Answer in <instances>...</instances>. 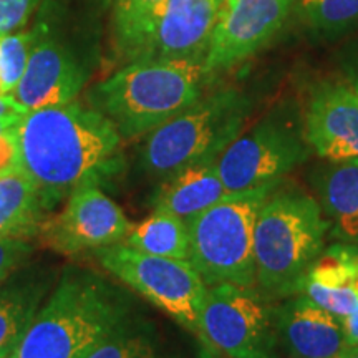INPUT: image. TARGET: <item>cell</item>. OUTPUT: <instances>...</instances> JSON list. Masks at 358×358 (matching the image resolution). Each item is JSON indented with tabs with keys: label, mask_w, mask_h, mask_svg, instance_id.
Instances as JSON below:
<instances>
[{
	"label": "cell",
	"mask_w": 358,
	"mask_h": 358,
	"mask_svg": "<svg viewBox=\"0 0 358 358\" xmlns=\"http://www.w3.org/2000/svg\"><path fill=\"white\" fill-rule=\"evenodd\" d=\"M22 115H10V116H2L0 118V136L10 131V129L15 127L17 122L20 120Z\"/></svg>",
	"instance_id": "cell-30"
},
{
	"label": "cell",
	"mask_w": 358,
	"mask_h": 358,
	"mask_svg": "<svg viewBox=\"0 0 358 358\" xmlns=\"http://www.w3.org/2000/svg\"><path fill=\"white\" fill-rule=\"evenodd\" d=\"M12 134L13 168L32 179L50 211L77 189L108 185L127 166L115 124L75 100L27 111Z\"/></svg>",
	"instance_id": "cell-1"
},
{
	"label": "cell",
	"mask_w": 358,
	"mask_h": 358,
	"mask_svg": "<svg viewBox=\"0 0 358 358\" xmlns=\"http://www.w3.org/2000/svg\"><path fill=\"white\" fill-rule=\"evenodd\" d=\"M37 38L35 30H30V32L19 30V32L0 37V92L2 95H8L20 82Z\"/></svg>",
	"instance_id": "cell-25"
},
{
	"label": "cell",
	"mask_w": 358,
	"mask_h": 358,
	"mask_svg": "<svg viewBox=\"0 0 358 358\" xmlns=\"http://www.w3.org/2000/svg\"><path fill=\"white\" fill-rule=\"evenodd\" d=\"M229 194L217 173L216 161L198 163L161 179L151 206L153 209L191 219Z\"/></svg>",
	"instance_id": "cell-18"
},
{
	"label": "cell",
	"mask_w": 358,
	"mask_h": 358,
	"mask_svg": "<svg viewBox=\"0 0 358 358\" xmlns=\"http://www.w3.org/2000/svg\"><path fill=\"white\" fill-rule=\"evenodd\" d=\"M282 181L229 192L206 211L187 219L189 262L208 285H256L254 229L259 209Z\"/></svg>",
	"instance_id": "cell-6"
},
{
	"label": "cell",
	"mask_w": 358,
	"mask_h": 358,
	"mask_svg": "<svg viewBox=\"0 0 358 358\" xmlns=\"http://www.w3.org/2000/svg\"><path fill=\"white\" fill-rule=\"evenodd\" d=\"M310 151L303 124L277 113L241 133L219 156L216 166L227 191L243 192L282 181L306 163Z\"/></svg>",
	"instance_id": "cell-9"
},
{
	"label": "cell",
	"mask_w": 358,
	"mask_h": 358,
	"mask_svg": "<svg viewBox=\"0 0 358 358\" xmlns=\"http://www.w3.org/2000/svg\"><path fill=\"white\" fill-rule=\"evenodd\" d=\"M221 10V0H166L140 58L204 62Z\"/></svg>",
	"instance_id": "cell-13"
},
{
	"label": "cell",
	"mask_w": 358,
	"mask_h": 358,
	"mask_svg": "<svg viewBox=\"0 0 358 358\" xmlns=\"http://www.w3.org/2000/svg\"><path fill=\"white\" fill-rule=\"evenodd\" d=\"M133 224L98 186L71 192L65 208L42 226L45 243L62 254H80L124 243Z\"/></svg>",
	"instance_id": "cell-10"
},
{
	"label": "cell",
	"mask_w": 358,
	"mask_h": 358,
	"mask_svg": "<svg viewBox=\"0 0 358 358\" xmlns=\"http://www.w3.org/2000/svg\"><path fill=\"white\" fill-rule=\"evenodd\" d=\"M12 129L0 136V173L13 168V161H15V145H13Z\"/></svg>",
	"instance_id": "cell-28"
},
{
	"label": "cell",
	"mask_w": 358,
	"mask_h": 358,
	"mask_svg": "<svg viewBox=\"0 0 358 358\" xmlns=\"http://www.w3.org/2000/svg\"><path fill=\"white\" fill-rule=\"evenodd\" d=\"M34 245L24 237H0V284L7 280L13 271H17L30 254Z\"/></svg>",
	"instance_id": "cell-26"
},
{
	"label": "cell",
	"mask_w": 358,
	"mask_h": 358,
	"mask_svg": "<svg viewBox=\"0 0 358 358\" xmlns=\"http://www.w3.org/2000/svg\"><path fill=\"white\" fill-rule=\"evenodd\" d=\"M275 302L256 285H208L201 308L199 340L227 358H280Z\"/></svg>",
	"instance_id": "cell-8"
},
{
	"label": "cell",
	"mask_w": 358,
	"mask_h": 358,
	"mask_svg": "<svg viewBox=\"0 0 358 358\" xmlns=\"http://www.w3.org/2000/svg\"><path fill=\"white\" fill-rule=\"evenodd\" d=\"M87 80V66L66 45L37 38L20 82L8 95L24 111L48 108L73 101Z\"/></svg>",
	"instance_id": "cell-12"
},
{
	"label": "cell",
	"mask_w": 358,
	"mask_h": 358,
	"mask_svg": "<svg viewBox=\"0 0 358 358\" xmlns=\"http://www.w3.org/2000/svg\"><path fill=\"white\" fill-rule=\"evenodd\" d=\"M299 13L312 29L332 34L358 22V0H297Z\"/></svg>",
	"instance_id": "cell-24"
},
{
	"label": "cell",
	"mask_w": 358,
	"mask_h": 358,
	"mask_svg": "<svg viewBox=\"0 0 358 358\" xmlns=\"http://www.w3.org/2000/svg\"><path fill=\"white\" fill-rule=\"evenodd\" d=\"M124 244L153 256L189 261L187 221L159 209H153V214L140 224H133Z\"/></svg>",
	"instance_id": "cell-21"
},
{
	"label": "cell",
	"mask_w": 358,
	"mask_h": 358,
	"mask_svg": "<svg viewBox=\"0 0 358 358\" xmlns=\"http://www.w3.org/2000/svg\"><path fill=\"white\" fill-rule=\"evenodd\" d=\"M322 211L335 243L358 245V158L325 161L310 174Z\"/></svg>",
	"instance_id": "cell-17"
},
{
	"label": "cell",
	"mask_w": 358,
	"mask_h": 358,
	"mask_svg": "<svg viewBox=\"0 0 358 358\" xmlns=\"http://www.w3.org/2000/svg\"><path fill=\"white\" fill-rule=\"evenodd\" d=\"M343 330H345L348 345L358 347V307L352 313H348L345 319H342Z\"/></svg>",
	"instance_id": "cell-29"
},
{
	"label": "cell",
	"mask_w": 358,
	"mask_h": 358,
	"mask_svg": "<svg viewBox=\"0 0 358 358\" xmlns=\"http://www.w3.org/2000/svg\"><path fill=\"white\" fill-rule=\"evenodd\" d=\"M83 358H185L159 334L158 327L136 313L106 335Z\"/></svg>",
	"instance_id": "cell-20"
},
{
	"label": "cell",
	"mask_w": 358,
	"mask_h": 358,
	"mask_svg": "<svg viewBox=\"0 0 358 358\" xmlns=\"http://www.w3.org/2000/svg\"><path fill=\"white\" fill-rule=\"evenodd\" d=\"M274 315L279 350L287 358H329L350 347L342 320L306 295L275 302Z\"/></svg>",
	"instance_id": "cell-15"
},
{
	"label": "cell",
	"mask_w": 358,
	"mask_h": 358,
	"mask_svg": "<svg viewBox=\"0 0 358 358\" xmlns=\"http://www.w3.org/2000/svg\"><path fill=\"white\" fill-rule=\"evenodd\" d=\"M252 113V100L227 87L203 95L186 110L146 134L140 166L161 179L191 164L217 161L244 131Z\"/></svg>",
	"instance_id": "cell-5"
},
{
	"label": "cell",
	"mask_w": 358,
	"mask_h": 358,
	"mask_svg": "<svg viewBox=\"0 0 358 358\" xmlns=\"http://www.w3.org/2000/svg\"><path fill=\"white\" fill-rule=\"evenodd\" d=\"M48 208L35 182L17 168L0 173V237L29 239L42 231Z\"/></svg>",
	"instance_id": "cell-19"
},
{
	"label": "cell",
	"mask_w": 358,
	"mask_h": 358,
	"mask_svg": "<svg viewBox=\"0 0 358 358\" xmlns=\"http://www.w3.org/2000/svg\"><path fill=\"white\" fill-rule=\"evenodd\" d=\"M329 221L315 196L280 185L259 209L254 229L256 287L271 302L301 292L308 268L325 249Z\"/></svg>",
	"instance_id": "cell-4"
},
{
	"label": "cell",
	"mask_w": 358,
	"mask_h": 358,
	"mask_svg": "<svg viewBox=\"0 0 358 358\" xmlns=\"http://www.w3.org/2000/svg\"><path fill=\"white\" fill-rule=\"evenodd\" d=\"M303 133L322 159L358 158V95L350 85L325 83L315 88L303 118Z\"/></svg>",
	"instance_id": "cell-14"
},
{
	"label": "cell",
	"mask_w": 358,
	"mask_h": 358,
	"mask_svg": "<svg viewBox=\"0 0 358 358\" xmlns=\"http://www.w3.org/2000/svg\"><path fill=\"white\" fill-rule=\"evenodd\" d=\"M221 2H222V3H224V2H226V0H221Z\"/></svg>",
	"instance_id": "cell-33"
},
{
	"label": "cell",
	"mask_w": 358,
	"mask_h": 358,
	"mask_svg": "<svg viewBox=\"0 0 358 358\" xmlns=\"http://www.w3.org/2000/svg\"><path fill=\"white\" fill-rule=\"evenodd\" d=\"M204 62L140 58L90 88V106L115 124L123 140L146 136L203 96Z\"/></svg>",
	"instance_id": "cell-3"
},
{
	"label": "cell",
	"mask_w": 358,
	"mask_h": 358,
	"mask_svg": "<svg viewBox=\"0 0 358 358\" xmlns=\"http://www.w3.org/2000/svg\"><path fill=\"white\" fill-rule=\"evenodd\" d=\"M295 0H226L204 60L208 80L234 69L279 32Z\"/></svg>",
	"instance_id": "cell-11"
},
{
	"label": "cell",
	"mask_w": 358,
	"mask_h": 358,
	"mask_svg": "<svg viewBox=\"0 0 358 358\" xmlns=\"http://www.w3.org/2000/svg\"><path fill=\"white\" fill-rule=\"evenodd\" d=\"M350 88L353 90V92H355V93H357V95H358V75H357V77H355V78H353V80H352V82H350Z\"/></svg>",
	"instance_id": "cell-32"
},
{
	"label": "cell",
	"mask_w": 358,
	"mask_h": 358,
	"mask_svg": "<svg viewBox=\"0 0 358 358\" xmlns=\"http://www.w3.org/2000/svg\"><path fill=\"white\" fill-rule=\"evenodd\" d=\"M299 294L337 319H345L358 307V245L335 243L322 250Z\"/></svg>",
	"instance_id": "cell-16"
},
{
	"label": "cell",
	"mask_w": 358,
	"mask_h": 358,
	"mask_svg": "<svg viewBox=\"0 0 358 358\" xmlns=\"http://www.w3.org/2000/svg\"><path fill=\"white\" fill-rule=\"evenodd\" d=\"M45 290L38 282L0 289V358H8L37 315Z\"/></svg>",
	"instance_id": "cell-23"
},
{
	"label": "cell",
	"mask_w": 358,
	"mask_h": 358,
	"mask_svg": "<svg viewBox=\"0 0 358 358\" xmlns=\"http://www.w3.org/2000/svg\"><path fill=\"white\" fill-rule=\"evenodd\" d=\"M329 358H358V347L350 345V347H347L345 350L335 353V355L329 357Z\"/></svg>",
	"instance_id": "cell-31"
},
{
	"label": "cell",
	"mask_w": 358,
	"mask_h": 358,
	"mask_svg": "<svg viewBox=\"0 0 358 358\" xmlns=\"http://www.w3.org/2000/svg\"><path fill=\"white\" fill-rule=\"evenodd\" d=\"M133 313L122 289L70 267L8 358H83Z\"/></svg>",
	"instance_id": "cell-2"
},
{
	"label": "cell",
	"mask_w": 358,
	"mask_h": 358,
	"mask_svg": "<svg viewBox=\"0 0 358 358\" xmlns=\"http://www.w3.org/2000/svg\"><path fill=\"white\" fill-rule=\"evenodd\" d=\"M164 2L166 0H115L113 42L116 52L128 62L141 57Z\"/></svg>",
	"instance_id": "cell-22"
},
{
	"label": "cell",
	"mask_w": 358,
	"mask_h": 358,
	"mask_svg": "<svg viewBox=\"0 0 358 358\" xmlns=\"http://www.w3.org/2000/svg\"><path fill=\"white\" fill-rule=\"evenodd\" d=\"M40 0H0V37L19 32Z\"/></svg>",
	"instance_id": "cell-27"
},
{
	"label": "cell",
	"mask_w": 358,
	"mask_h": 358,
	"mask_svg": "<svg viewBox=\"0 0 358 358\" xmlns=\"http://www.w3.org/2000/svg\"><path fill=\"white\" fill-rule=\"evenodd\" d=\"M95 257L108 274L199 338V317L208 284L189 261L153 256L124 243L98 249Z\"/></svg>",
	"instance_id": "cell-7"
}]
</instances>
